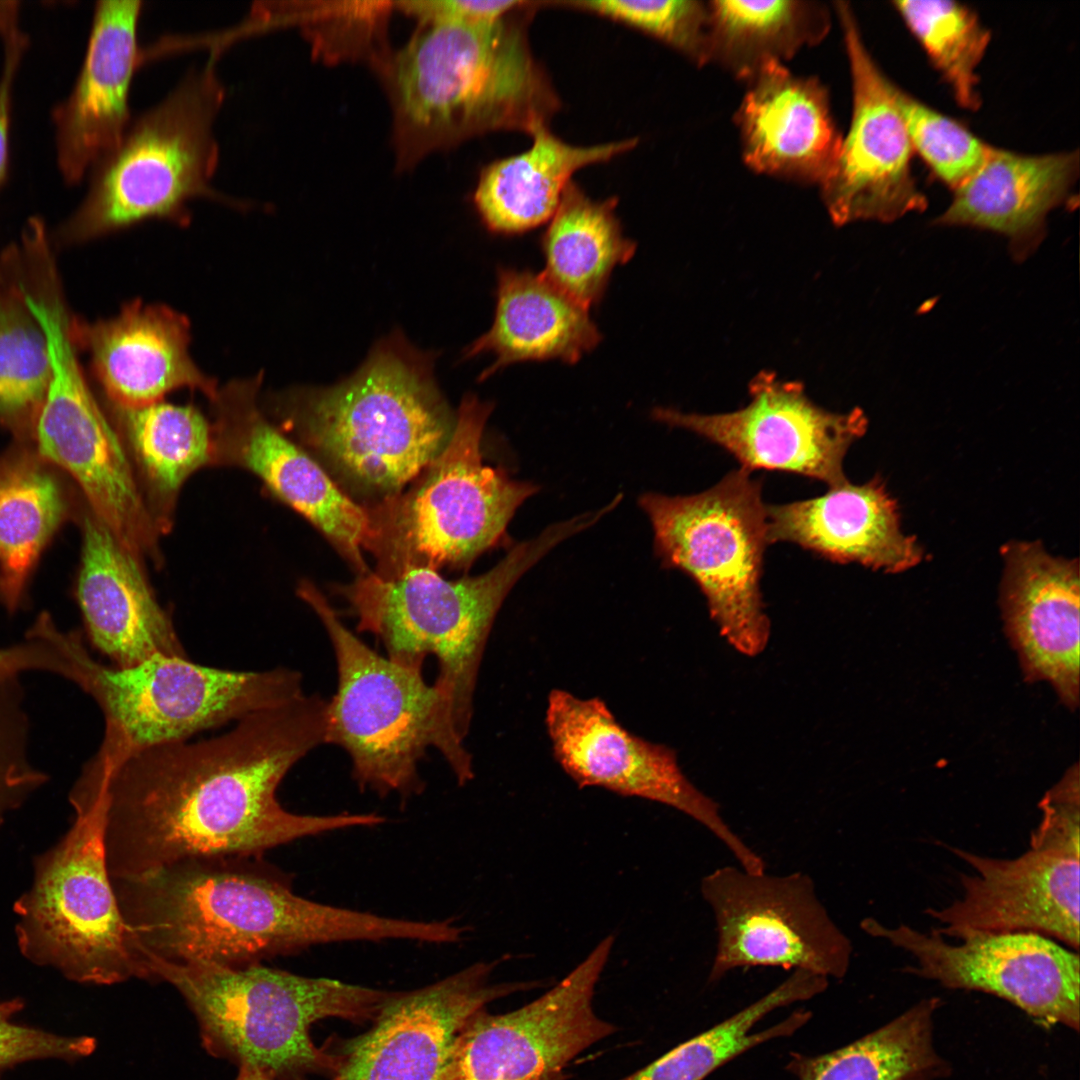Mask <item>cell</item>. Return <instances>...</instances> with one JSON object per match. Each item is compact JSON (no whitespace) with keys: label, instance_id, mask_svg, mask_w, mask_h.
<instances>
[{"label":"cell","instance_id":"obj_35","mask_svg":"<svg viewBox=\"0 0 1080 1080\" xmlns=\"http://www.w3.org/2000/svg\"><path fill=\"white\" fill-rule=\"evenodd\" d=\"M709 63L751 79L770 62L783 63L827 35L829 9L816 1H711Z\"/></svg>","mask_w":1080,"mask_h":1080},{"label":"cell","instance_id":"obj_3","mask_svg":"<svg viewBox=\"0 0 1080 1080\" xmlns=\"http://www.w3.org/2000/svg\"><path fill=\"white\" fill-rule=\"evenodd\" d=\"M595 523L588 512L550 525L477 576L447 580L423 567L389 574L368 571L335 586L334 592L348 604L357 631L373 635L392 661L423 670L428 656L436 658L433 684L448 701L456 732L465 741L483 653L505 598L552 548Z\"/></svg>","mask_w":1080,"mask_h":1080},{"label":"cell","instance_id":"obj_36","mask_svg":"<svg viewBox=\"0 0 1080 1080\" xmlns=\"http://www.w3.org/2000/svg\"><path fill=\"white\" fill-rule=\"evenodd\" d=\"M0 266V426L23 441L30 438L49 385V344L17 244L4 251Z\"/></svg>","mask_w":1080,"mask_h":1080},{"label":"cell","instance_id":"obj_46","mask_svg":"<svg viewBox=\"0 0 1080 1080\" xmlns=\"http://www.w3.org/2000/svg\"><path fill=\"white\" fill-rule=\"evenodd\" d=\"M47 672L65 677L67 661L61 649L46 635L27 630L25 639L0 647V677L25 672Z\"/></svg>","mask_w":1080,"mask_h":1080},{"label":"cell","instance_id":"obj_20","mask_svg":"<svg viewBox=\"0 0 1080 1080\" xmlns=\"http://www.w3.org/2000/svg\"><path fill=\"white\" fill-rule=\"evenodd\" d=\"M852 80L849 131L836 163L820 185L825 208L836 225L855 221L892 222L921 212L927 199L912 175L913 149L902 120L895 87L869 53L847 2H835Z\"/></svg>","mask_w":1080,"mask_h":1080},{"label":"cell","instance_id":"obj_17","mask_svg":"<svg viewBox=\"0 0 1080 1080\" xmlns=\"http://www.w3.org/2000/svg\"><path fill=\"white\" fill-rule=\"evenodd\" d=\"M915 960L906 970L950 989L1000 997L1051 1027L1079 1030L1080 965L1077 951L1033 932L970 931L949 942L935 929L923 932L870 917L860 923Z\"/></svg>","mask_w":1080,"mask_h":1080},{"label":"cell","instance_id":"obj_39","mask_svg":"<svg viewBox=\"0 0 1080 1080\" xmlns=\"http://www.w3.org/2000/svg\"><path fill=\"white\" fill-rule=\"evenodd\" d=\"M893 5L960 106L981 105L977 67L991 33L971 8L947 0H901Z\"/></svg>","mask_w":1080,"mask_h":1080},{"label":"cell","instance_id":"obj_9","mask_svg":"<svg viewBox=\"0 0 1080 1080\" xmlns=\"http://www.w3.org/2000/svg\"><path fill=\"white\" fill-rule=\"evenodd\" d=\"M69 802L71 827L34 858L32 885L15 902L19 949L32 963L79 983L146 979L108 873L103 800L76 780Z\"/></svg>","mask_w":1080,"mask_h":1080},{"label":"cell","instance_id":"obj_4","mask_svg":"<svg viewBox=\"0 0 1080 1080\" xmlns=\"http://www.w3.org/2000/svg\"><path fill=\"white\" fill-rule=\"evenodd\" d=\"M273 402L283 428L346 478L386 497L429 466L455 423L434 382L431 357L400 336L378 344L343 382Z\"/></svg>","mask_w":1080,"mask_h":1080},{"label":"cell","instance_id":"obj_1","mask_svg":"<svg viewBox=\"0 0 1080 1080\" xmlns=\"http://www.w3.org/2000/svg\"><path fill=\"white\" fill-rule=\"evenodd\" d=\"M327 701L306 693L257 710L220 735L151 747L77 779L100 794L111 881L190 860L250 858L297 839L385 822L376 813L303 815L281 782L325 744Z\"/></svg>","mask_w":1080,"mask_h":1080},{"label":"cell","instance_id":"obj_18","mask_svg":"<svg viewBox=\"0 0 1080 1080\" xmlns=\"http://www.w3.org/2000/svg\"><path fill=\"white\" fill-rule=\"evenodd\" d=\"M614 937L560 982L513 1011L476 1012L461 1029L441 1080H564L570 1063L617 1027L594 1009Z\"/></svg>","mask_w":1080,"mask_h":1080},{"label":"cell","instance_id":"obj_15","mask_svg":"<svg viewBox=\"0 0 1080 1080\" xmlns=\"http://www.w3.org/2000/svg\"><path fill=\"white\" fill-rule=\"evenodd\" d=\"M700 891L716 926L709 982L734 969L759 966L836 979L848 972L852 943L808 874L772 875L722 866L702 878Z\"/></svg>","mask_w":1080,"mask_h":1080},{"label":"cell","instance_id":"obj_13","mask_svg":"<svg viewBox=\"0 0 1080 1080\" xmlns=\"http://www.w3.org/2000/svg\"><path fill=\"white\" fill-rule=\"evenodd\" d=\"M35 308L48 337L51 377L32 426V447L76 483L88 509L125 548L159 565L160 533L118 431L81 368L64 295L48 294Z\"/></svg>","mask_w":1080,"mask_h":1080},{"label":"cell","instance_id":"obj_50","mask_svg":"<svg viewBox=\"0 0 1080 1080\" xmlns=\"http://www.w3.org/2000/svg\"><path fill=\"white\" fill-rule=\"evenodd\" d=\"M0 280H1V266H0Z\"/></svg>","mask_w":1080,"mask_h":1080},{"label":"cell","instance_id":"obj_40","mask_svg":"<svg viewBox=\"0 0 1080 1080\" xmlns=\"http://www.w3.org/2000/svg\"><path fill=\"white\" fill-rule=\"evenodd\" d=\"M550 5L589 12L663 42L692 63H709L708 6L697 0L557 1Z\"/></svg>","mask_w":1080,"mask_h":1080},{"label":"cell","instance_id":"obj_43","mask_svg":"<svg viewBox=\"0 0 1080 1080\" xmlns=\"http://www.w3.org/2000/svg\"><path fill=\"white\" fill-rule=\"evenodd\" d=\"M23 1006L19 999H0V1080L7 1070L24 1062L50 1058L74 1061L94 1051L93 1038L61 1036L16 1022Z\"/></svg>","mask_w":1080,"mask_h":1080},{"label":"cell","instance_id":"obj_16","mask_svg":"<svg viewBox=\"0 0 1080 1080\" xmlns=\"http://www.w3.org/2000/svg\"><path fill=\"white\" fill-rule=\"evenodd\" d=\"M545 726L554 758L579 788L599 787L678 810L713 834L750 872L765 861L727 824L719 805L683 773L676 752L629 732L599 697L553 689Z\"/></svg>","mask_w":1080,"mask_h":1080},{"label":"cell","instance_id":"obj_10","mask_svg":"<svg viewBox=\"0 0 1080 1080\" xmlns=\"http://www.w3.org/2000/svg\"><path fill=\"white\" fill-rule=\"evenodd\" d=\"M424 26L392 65L401 144L416 154L514 126L531 104L536 72L508 15Z\"/></svg>","mask_w":1080,"mask_h":1080},{"label":"cell","instance_id":"obj_26","mask_svg":"<svg viewBox=\"0 0 1080 1080\" xmlns=\"http://www.w3.org/2000/svg\"><path fill=\"white\" fill-rule=\"evenodd\" d=\"M73 331L108 406H144L179 389L199 391L211 402L217 396L215 379L190 356L188 319L166 305L134 300L109 319L75 317Z\"/></svg>","mask_w":1080,"mask_h":1080},{"label":"cell","instance_id":"obj_48","mask_svg":"<svg viewBox=\"0 0 1080 1080\" xmlns=\"http://www.w3.org/2000/svg\"><path fill=\"white\" fill-rule=\"evenodd\" d=\"M235 1080H275L259 1069L250 1066H239Z\"/></svg>","mask_w":1080,"mask_h":1080},{"label":"cell","instance_id":"obj_49","mask_svg":"<svg viewBox=\"0 0 1080 1080\" xmlns=\"http://www.w3.org/2000/svg\"><path fill=\"white\" fill-rule=\"evenodd\" d=\"M3 603H4V592H3L2 582L0 580V604L3 605Z\"/></svg>","mask_w":1080,"mask_h":1080},{"label":"cell","instance_id":"obj_2","mask_svg":"<svg viewBox=\"0 0 1080 1080\" xmlns=\"http://www.w3.org/2000/svg\"><path fill=\"white\" fill-rule=\"evenodd\" d=\"M249 858L190 860L112 881L137 946L177 964L240 968L310 946L397 940V918L295 894Z\"/></svg>","mask_w":1080,"mask_h":1080},{"label":"cell","instance_id":"obj_24","mask_svg":"<svg viewBox=\"0 0 1080 1080\" xmlns=\"http://www.w3.org/2000/svg\"><path fill=\"white\" fill-rule=\"evenodd\" d=\"M141 1L95 4L85 57L69 96L52 113L59 170L81 181L120 143L132 121L130 90L143 59Z\"/></svg>","mask_w":1080,"mask_h":1080},{"label":"cell","instance_id":"obj_38","mask_svg":"<svg viewBox=\"0 0 1080 1080\" xmlns=\"http://www.w3.org/2000/svg\"><path fill=\"white\" fill-rule=\"evenodd\" d=\"M827 986L826 977L794 970L781 984L754 1003L618 1080H704L745 1051L772 1039L792 1035L811 1018L809 1011H796L758 1033L750 1031L775 1009L808 1000L824 992Z\"/></svg>","mask_w":1080,"mask_h":1080},{"label":"cell","instance_id":"obj_29","mask_svg":"<svg viewBox=\"0 0 1080 1080\" xmlns=\"http://www.w3.org/2000/svg\"><path fill=\"white\" fill-rule=\"evenodd\" d=\"M1078 176V151L1028 155L992 146L935 222L1001 234L1024 257L1039 245L1048 214L1070 199Z\"/></svg>","mask_w":1080,"mask_h":1080},{"label":"cell","instance_id":"obj_6","mask_svg":"<svg viewBox=\"0 0 1080 1080\" xmlns=\"http://www.w3.org/2000/svg\"><path fill=\"white\" fill-rule=\"evenodd\" d=\"M139 951L147 979L169 983L184 998L209 1054L275 1080L334 1071L336 1056L315 1046L312 1024L330 1017L373 1020L392 993L260 963L240 968L177 964Z\"/></svg>","mask_w":1080,"mask_h":1080},{"label":"cell","instance_id":"obj_19","mask_svg":"<svg viewBox=\"0 0 1080 1080\" xmlns=\"http://www.w3.org/2000/svg\"><path fill=\"white\" fill-rule=\"evenodd\" d=\"M749 402L732 412L684 413L656 408L652 416L720 446L752 472L798 474L835 487L848 481L843 461L868 427L864 411L831 412L817 405L799 381L761 371L749 383Z\"/></svg>","mask_w":1080,"mask_h":1080},{"label":"cell","instance_id":"obj_31","mask_svg":"<svg viewBox=\"0 0 1080 1080\" xmlns=\"http://www.w3.org/2000/svg\"><path fill=\"white\" fill-rule=\"evenodd\" d=\"M531 147L485 167L474 193L476 209L494 233L513 235L549 221L578 170L608 162L631 151L638 138L592 146H577L553 134L549 126L536 129Z\"/></svg>","mask_w":1080,"mask_h":1080},{"label":"cell","instance_id":"obj_44","mask_svg":"<svg viewBox=\"0 0 1080 1080\" xmlns=\"http://www.w3.org/2000/svg\"><path fill=\"white\" fill-rule=\"evenodd\" d=\"M0 36L3 43V66L0 75V186L4 182L9 160V132L13 85L21 59L28 44L27 35L19 25L18 2H0Z\"/></svg>","mask_w":1080,"mask_h":1080},{"label":"cell","instance_id":"obj_28","mask_svg":"<svg viewBox=\"0 0 1080 1080\" xmlns=\"http://www.w3.org/2000/svg\"><path fill=\"white\" fill-rule=\"evenodd\" d=\"M769 544L790 542L836 563L885 573L917 566L924 551L900 527L896 500L880 477L830 487L821 496L767 505Z\"/></svg>","mask_w":1080,"mask_h":1080},{"label":"cell","instance_id":"obj_42","mask_svg":"<svg viewBox=\"0 0 1080 1080\" xmlns=\"http://www.w3.org/2000/svg\"><path fill=\"white\" fill-rule=\"evenodd\" d=\"M30 721L20 676L0 677V827L47 781L29 752Z\"/></svg>","mask_w":1080,"mask_h":1080},{"label":"cell","instance_id":"obj_25","mask_svg":"<svg viewBox=\"0 0 1080 1080\" xmlns=\"http://www.w3.org/2000/svg\"><path fill=\"white\" fill-rule=\"evenodd\" d=\"M1000 603L1027 680H1046L1070 709L1079 703V565L1039 541L1001 549Z\"/></svg>","mask_w":1080,"mask_h":1080},{"label":"cell","instance_id":"obj_30","mask_svg":"<svg viewBox=\"0 0 1080 1080\" xmlns=\"http://www.w3.org/2000/svg\"><path fill=\"white\" fill-rule=\"evenodd\" d=\"M588 311L542 272L501 268L493 324L466 349L465 358L495 356L480 379L516 362L576 363L601 340Z\"/></svg>","mask_w":1080,"mask_h":1080},{"label":"cell","instance_id":"obj_32","mask_svg":"<svg viewBox=\"0 0 1080 1080\" xmlns=\"http://www.w3.org/2000/svg\"><path fill=\"white\" fill-rule=\"evenodd\" d=\"M108 409L150 517L158 532L165 534L173 525L185 481L198 469L216 463L213 424L192 404L162 400Z\"/></svg>","mask_w":1080,"mask_h":1080},{"label":"cell","instance_id":"obj_45","mask_svg":"<svg viewBox=\"0 0 1080 1080\" xmlns=\"http://www.w3.org/2000/svg\"><path fill=\"white\" fill-rule=\"evenodd\" d=\"M523 3L518 0H424L402 1L396 5L426 25L438 22H496Z\"/></svg>","mask_w":1080,"mask_h":1080},{"label":"cell","instance_id":"obj_12","mask_svg":"<svg viewBox=\"0 0 1080 1080\" xmlns=\"http://www.w3.org/2000/svg\"><path fill=\"white\" fill-rule=\"evenodd\" d=\"M761 491V481L738 468L697 494L639 498L662 565L696 583L721 636L746 656L763 652L770 637L761 592L769 544Z\"/></svg>","mask_w":1080,"mask_h":1080},{"label":"cell","instance_id":"obj_33","mask_svg":"<svg viewBox=\"0 0 1080 1080\" xmlns=\"http://www.w3.org/2000/svg\"><path fill=\"white\" fill-rule=\"evenodd\" d=\"M59 472L25 443L0 454V579L9 613L25 603L31 576L55 534L78 517L73 492Z\"/></svg>","mask_w":1080,"mask_h":1080},{"label":"cell","instance_id":"obj_8","mask_svg":"<svg viewBox=\"0 0 1080 1080\" xmlns=\"http://www.w3.org/2000/svg\"><path fill=\"white\" fill-rule=\"evenodd\" d=\"M56 638L69 661L67 680L103 715L102 740L89 759L99 765L190 740L304 691L301 674L287 667L235 671L158 655L118 668L95 658L79 630L58 627Z\"/></svg>","mask_w":1080,"mask_h":1080},{"label":"cell","instance_id":"obj_23","mask_svg":"<svg viewBox=\"0 0 1080 1080\" xmlns=\"http://www.w3.org/2000/svg\"><path fill=\"white\" fill-rule=\"evenodd\" d=\"M82 545L73 595L89 648L126 668L158 655L187 657L143 562L88 507L80 510Z\"/></svg>","mask_w":1080,"mask_h":1080},{"label":"cell","instance_id":"obj_14","mask_svg":"<svg viewBox=\"0 0 1080 1080\" xmlns=\"http://www.w3.org/2000/svg\"><path fill=\"white\" fill-rule=\"evenodd\" d=\"M1079 799V771L1072 768L1045 794L1029 847L1015 858L951 848L972 873L961 874L959 898L925 911L940 924L934 929L953 939L970 931L1033 932L1078 951Z\"/></svg>","mask_w":1080,"mask_h":1080},{"label":"cell","instance_id":"obj_11","mask_svg":"<svg viewBox=\"0 0 1080 1080\" xmlns=\"http://www.w3.org/2000/svg\"><path fill=\"white\" fill-rule=\"evenodd\" d=\"M492 410V403L466 395L448 442L417 483L371 509L372 553L382 566L375 572L467 568L504 539L518 507L539 487L483 463L482 435Z\"/></svg>","mask_w":1080,"mask_h":1080},{"label":"cell","instance_id":"obj_21","mask_svg":"<svg viewBox=\"0 0 1080 1080\" xmlns=\"http://www.w3.org/2000/svg\"><path fill=\"white\" fill-rule=\"evenodd\" d=\"M262 376L219 388L213 404L216 463L246 469L318 528L355 566L370 571L375 530L371 509L346 495L304 449L265 416L258 396Z\"/></svg>","mask_w":1080,"mask_h":1080},{"label":"cell","instance_id":"obj_22","mask_svg":"<svg viewBox=\"0 0 1080 1080\" xmlns=\"http://www.w3.org/2000/svg\"><path fill=\"white\" fill-rule=\"evenodd\" d=\"M498 963L476 962L425 987L392 992L372 1027L336 1056L332 1080H441L461 1029L476 1012L543 985L493 983Z\"/></svg>","mask_w":1080,"mask_h":1080},{"label":"cell","instance_id":"obj_37","mask_svg":"<svg viewBox=\"0 0 1080 1080\" xmlns=\"http://www.w3.org/2000/svg\"><path fill=\"white\" fill-rule=\"evenodd\" d=\"M938 998L925 999L899 1017L832 1052L793 1053L787 1070L798 1080H935L947 1065L933 1046Z\"/></svg>","mask_w":1080,"mask_h":1080},{"label":"cell","instance_id":"obj_34","mask_svg":"<svg viewBox=\"0 0 1080 1080\" xmlns=\"http://www.w3.org/2000/svg\"><path fill=\"white\" fill-rule=\"evenodd\" d=\"M617 204L616 197L593 200L571 181L541 240L544 276L588 309L600 302L613 269L636 250L623 235Z\"/></svg>","mask_w":1080,"mask_h":1080},{"label":"cell","instance_id":"obj_41","mask_svg":"<svg viewBox=\"0 0 1080 1080\" xmlns=\"http://www.w3.org/2000/svg\"><path fill=\"white\" fill-rule=\"evenodd\" d=\"M895 97L913 151L946 186L955 190L984 163L992 146L960 122L897 86Z\"/></svg>","mask_w":1080,"mask_h":1080},{"label":"cell","instance_id":"obj_7","mask_svg":"<svg viewBox=\"0 0 1080 1080\" xmlns=\"http://www.w3.org/2000/svg\"><path fill=\"white\" fill-rule=\"evenodd\" d=\"M219 55L215 48L160 103L132 119L118 146L93 168L86 197L58 227L55 242L80 244L150 219L184 226L197 198L243 207L210 186L219 158L213 126L225 98Z\"/></svg>","mask_w":1080,"mask_h":1080},{"label":"cell","instance_id":"obj_5","mask_svg":"<svg viewBox=\"0 0 1080 1080\" xmlns=\"http://www.w3.org/2000/svg\"><path fill=\"white\" fill-rule=\"evenodd\" d=\"M297 595L316 614L329 637L337 688L327 701L325 744L342 748L362 790L382 797L421 793L419 763L437 750L459 785L474 778L473 758L456 732L449 703L421 669L400 665L369 647L341 620L314 583L303 580Z\"/></svg>","mask_w":1080,"mask_h":1080},{"label":"cell","instance_id":"obj_47","mask_svg":"<svg viewBox=\"0 0 1080 1080\" xmlns=\"http://www.w3.org/2000/svg\"><path fill=\"white\" fill-rule=\"evenodd\" d=\"M540 7H541V5H540L539 1L538 2H536V1H524V3L513 12L518 13L520 16H522L529 23V20L532 17V15ZM560 106H561L560 98H559V96H558V94H557V92H556V90L554 88V100H553V104L551 106V109H550L549 113L547 114V116L542 121H540L538 124H536L527 133L531 135L536 129H538V128L542 127V126H549L550 121L552 120L553 116L559 111Z\"/></svg>","mask_w":1080,"mask_h":1080},{"label":"cell","instance_id":"obj_27","mask_svg":"<svg viewBox=\"0 0 1080 1080\" xmlns=\"http://www.w3.org/2000/svg\"><path fill=\"white\" fill-rule=\"evenodd\" d=\"M747 84L735 117L744 162L761 174L820 186L843 138L826 87L780 62L766 64Z\"/></svg>","mask_w":1080,"mask_h":1080}]
</instances>
